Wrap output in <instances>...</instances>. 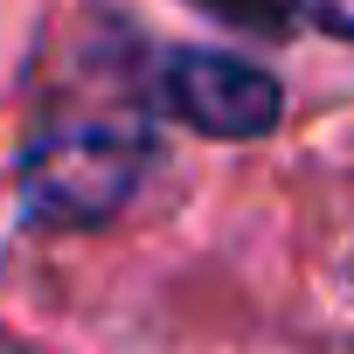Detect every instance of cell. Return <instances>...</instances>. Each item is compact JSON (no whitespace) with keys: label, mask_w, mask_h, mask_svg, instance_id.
<instances>
[{"label":"cell","mask_w":354,"mask_h":354,"mask_svg":"<svg viewBox=\"0 0 354 354\" xmlns=\"http://www.w3.org/2000/svg\"><path fill=\"white\" fill-rule=\"evenodd\" d=\"M146 174V125L132 118H63L21 153V209L42 230H91L125 209Z\"/></svg>","instance_id":"1"},{"label":"cell","mask_w":354,"mask_h":354,"mask_svg":"<svg viewBox=\"0 0 354 354\" xmlns=\"http://www.w3.org/2000/svg\"><path fill=\"white\" fill-rule=\"evenodd\" d=\"M160 111L209 139H264L285 118L278 77L223 49H174L160 63Z\"/></svg>","instance_id":"2"},{"label":"cell","mask_w":354,"mask_h":354,"mask_svg":"<svg viewBox=\"0 0 354 354\" xmlns=\"http://www.w3.org/2000/svg\"><path fill=\"white\" fill-rule=\"evenodd\" d=\"M195 8H209L216 21L250 28V35H285L292 28V0H195Z\"/></svg>","instance_id":"3"},{"label":"cell","mask_w":354,"mask_h":354,"mask_svg":"<svg viewBox=\"0 0 354 354\" xmlns=\"http://www.w3.org/2000/svg\"><path fill=\"white\" fill-rule=\"evenodd\" d=\"M292 8H299L313 28H326V35L354 42V0H292Z\"/></svg>","instance_id":"4"}]
</instances>
